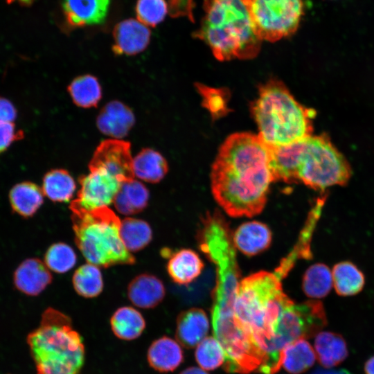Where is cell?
<instances>
[{
    "label": "cell",
    "instance_id": "7bdbcfd3",
    "mask_svg": "<svg viewBox=\"0 0 374 374\" xmlns=\"http://www.w3.org/2000/svg\"><path fill=\"white\" fill-rule=\"evenodd\" d=\"M179 374H208L204 369L198 367H189L182 371Z\"/></svg>",
    "mask_w": 374,
    "mask_h": 374
},
{
    "label": "cell",
    "instance_id": "3957f363",
    "mask_svg": "<svg viewBox=\"0 0 374 374\" xmlns=\"http://www.w3.org/2000/svg\"><path fill=\"white\" fill-rule=\"evenodd\" d=\"M203 8L204 16L194 36L206 42L217 60L258 55L262 40L253 31L242 0H204Z\"/></svg>",
    "mask_w": 374,
    "mask_h": 374
},
{
    "label": "cell",
    "instance_id": "b9f144b4",
    "mask_svg": "<svg viewBox=\"0 0 374 374\" xmlns=\"http://www.w3.org/2000/svg\"><path fill=\"white\" fill-rule=\"evenodd\" d=\"M365 374H374V356L371 357L364 364Z\"/></svg>",
    "mask_w": 374,
    "mask_h": 374
},
{
    "label": "cell",
    "instance_id": "6da1fadb",
    "mask_svg": "<svg viewBox=\"0 0 374 374\" xmlns=\"http://www.w3.org/2000/svg\"><path fill=\"white\" fill-rule=\"evenodd\" d=\"M272 181L270 148L258 135L239 132L224 141L213 164L211 182L215 201L229 215L261 213Z\"/></svg>",
    "mask_w": 374,
    "mask_h": 374
},
{
    "label": "cell",
    "instance_id": "cb8c5ba5",
    "mask_svg": "<svg viewBox=\"0 0 374 374\" xmlns=\"http://www.w3.org/2000/svg\"><path fill=\"white\" fill-rule=\"evenodd\" d=\"M149 197V190L145 186L132 179L121 184L113 203L118 213L131 215L143 211L148 206Z\"/></svg>",
    "mask_w": 374,
    "mask_h": 374
},
{
    "label": "cell",
    "instance_id": "603a6c76",
    "mask_svg": "<svg viewBox=\"0 0 374 374\" xmlns=\"http://www.w3.org/2000/svg\"><path fill=\"white\" fill-rule=\"evenodd\" d=\"M314 348L319 364L326 368L338 366L348 356L346 340L342 335L333 332L318 333Z\"/></svg>",
    "mask_w": 374,
    "mask_h": 374
},
{
    "label": "cell",
    "instance_id": "f546056e",
    "mask_svg": "<svg viewBox=\"0 0 374 374\" xmlns=\"http://www.w3.org/2000/svg\"><path fill=\"white\" fill-rule=\"evenodd\" d=\"M120 235L130 252L139 251L148 245L152 239L149 224L140 219L126 217L121 221Z\"/></svg>",
    "mask_w": 374,
    "mask_h": 374
},
{
    "label": "cell",
    "instance_id": "484cf974",
    "mask_svg": "<svg viewBox=\"0 0 374 374\" xmlns=\"http://www.w3.org/2000/svg\"><path fill=\"white\" fill-rule=\"evenodd\" d=\"M134 174L140 179L149 183H158L168 170L165 158L157 151L144 148L133 159Z\"/></svg>",
    "mask_w": 374,
    "mask_h": 374
},
{
    "label": "cell",
    "instance_id": "d6986e66",
    "mask_svg": "<svg viewBox=\"0 0 374 374\" xmlns=\"http://www.w3.org/2000/svg\"><path fill=\"white\" fill-rule=\"evenodd\" d=\"M147 360L150 366L157 371H173L184 360L183 350L177 341L163 336L150 344L147 353Z\"/></svg>",
    "mask_w": 374,
    "mask_h": 374
},
{
    "label": "cell",
    "instance_id": "74e56055",
    "mask_svg": "<svg viewBox=\"0 0 374 374\" xmlns=\"http://www.w3.org/2000/svg\"><path fill=\"white\" fill-rule=\"evenodd\" d=\"M194 0H168V13L172 17H186L194 22Z\"/></svg>",
    "mask_w": 374,
    "mask_h": 374
},
{
    "label": "cell",
    "instance_id": "d590c367",
    "mask_svg": "<svg viewBox=\"0 0 374 374\" xmlns=\"http://www.w3.org/2000/svg\"><path fill=\"white\" fill-rule=\"evenodd\" d=\"M168 12L166 0H138L136 6L137 19L147 26H156Z\"/></svg>",
    "mask_w": 374,
    "mask_h": 374
},
{
    "label": "cell",
    "instance_id": "e575fe53",
    "mask_svg": "<svg viewBox=\"0 0 374 374\" xmlns=\"http://www.w3.org/2000/svg\"><path fill=\"white\" fill-rule=\"evenodd\" d=\"M195 359L202 369L212 371L224 363L225 352L214 337H206L197 345Z\"/></svg>",
    "mask_w": 374,
    "mask_h": 374
},
{
    "label": "cell",
    "instance_id": "4fadbf2b",
    "mask_svg": "<svg viewBox=\"0 0 374 374\" xmlns=\"http://www.w3.org/2000/svg\"><path fill=\"white\" fill-rule=\"evenodd\" d=\"M53 276L44 262L37 258L22 261L13 274L15 288L28 296H37L51 284Z\"/></svg>",
    "mask_w": 374,
    "mask_h": 374
},
{
    "label": "cell",
    "instance_id": "83f0119b",
    "mask_svg": "<svg viewBox=\"0 0 374 374\" xmlns=\"http://www.w3.org/2000/svg\"><path fill=\"white\" fill-rule=\"evenodd\" d=\"M76 188L75 182L68 171L53 169L44 176L42 189L44 196L54 202H67Z\"/></svg>",
    "mask_w": 374,
    "mask_h": 374
},
{
    "label": "cell",
    "instance_id": "f35d334b",
    "mask_svg": "<svg viewBox=\"0 0 374 374\" xmlns=\"http://www.w3.org/2000/svg\"><path fill=\"white\" fill-rule=\"evenodd\" d=\"M202 91L204 103H206L208 109L213 114H217L224 110L225 100L224 95L220 91L207 87L205 89L202 88Z\"/></svg>",
    "mask_w": 374,
    "mask_h": 374
},
{
    "label": "cell",
    "instance_id": "f1b7e54d",
    "mask_svg": "<svg viewBox=\"0 0 374 374\" xmlns=\"http://www.w3.org/2000/svg\"><path fill=\"white\" fill-rule=\"evenodd\" d=\"M332 276L334 287L339 296L355 295L364 287L365 279L363 273L350 262L336 264L332 269Z\"/></svg>",
    "mask_w": 374,
    "mask_h": 374
},
{
    "label": "cell",
    "instance_id": "8d00e7d4",
    "mask_svg": "<svg viewBox=\"0 0 374 374\" xmlns=\"http://www.w3.org/2000/svg\"><path fill=\"white\" fill-rule=\"evenodd\" d=\"M24 134L13 123L0 122V154L6 152L15 141L22 139Z\"/></svg>",
    "mask_w": 374,
    "mask_h": 374
},
{
    "label": "cell",
    "instance_id": "7402d4cb",
    "mask_svg": "<svg viewBox=\"0 0 374 374\" xmlns=\"http://www.w3.org/2000/svg\"><path fill=\"white\" fill-rule=\"evenodd\" d=\"M324 202L325 198L323 197L317 199L309 214L307 224L302 231L296 246L286 258L281 260L279 266L275 269L274 273L280 279L285 278L299 258H308L311 256L309 243L313 228L319 218Z\"/></svg>",
    "mask_w": 374,
    "mask_h": 374
},
{
    "label": "cell",
    "instance_id": "9a60e30c",
    "mask_svg": "<svg viewBox=\"0 0 374 374\" xmlns=\"http://www.w3.org/2000/svg\"><path fill=\"white\" fill-rule=\"evenodd\" d=\"M175 337L179 344L187 348L197 346L209 330L206 312L197 308L181 312L177 318Z\"/></svg>",
    "mask_w": 374,
    "mask_h": 374
},
{
    "label": "cell",
    "instance_id": "d6a6232c",
    "mask_svg": "<svg viewBox=\"0 0 374 374\" xmlns=\"http://www.w3.org/2000/svg\"><path fill=\"white\" fill-rule=\"evenodd\" d=\"M72 283L75 291L84 298L98 296L103 290V280L98 266L87 262L75 271Z\"/></svg>",
    "mask_w": 374,
    "mask_h": 374
},
{
    "label": "cell",
    "instance_id": "e0dca14e",
    "mask_svg": "<svg viewBox=\"0 0 374 374\" xmlns=\"http://www.w3.org/2000/svg\"><path fill=\"white\" fill-rule=\"evenodd\" d=\"M271 238L269 228L258 221L242 224L233 234L235 247L248 256L257 255L266 250L270 246Z\"/></svg>",
    "mask_w": 374,
    "mask_h": 374
},
{
    "label": "cell",
    "instance_id": "ac0fdd59",
    "mask_svg": "<svg viewBox=\"0 0 374 374\" xmlns=\"http://www.w3.org/2000/svg\"><path fill=\"white\" fill-rule=\"evenodd\" d=\"M166 290L162 281L150 274H141L127 287V296L132 303L142 309L157 306L164 299Z\"/></svg>",
    "mask_w": 374,
    "mask_h": 374
},
{
    "label": "cell",
    "instance_id": "60d3db41",
    "mask_svg": "<svg viewBox=\"0 0 374 374\" xmlns=\"http://www.w3.org/2000/svg\"><path fill=\"white\" fill-rule=\"evenodd\" d=\"M312 374H353V373L346 369H339V370L317 369Z\"/></svg>",
    "mask_w": 374,
    "mask_h": 374
},
{
    "label": "cell",
    "instance_id": "d4e9b609",
    "mask_svg": "<svg viewBox=\"0 0 374 374\" xmlns=\"http://www.w3.org/2000/svg\"><path fill=\"white\" fill-rule=\"evenodd\" d=\"M114 335L121 340L131 341L141 335L145 321L141 312L130 306L118 308L110 319Z\"/></svg>",
    "mask_w": 374,
    "mask_h": 374
},
{
    "label": "cell",
    "instance_id": "2e32d148",
    "mask_svg": "<svg viewBox=\"0 0 374 374\" xmlns=\"http://www.w3.org/2000/svg\"><path fill=\"white\" fill-rule=\"evenodd\" d=\"M135 122L131 109L119 101L105 105L97 117V127L104 134L119 139L125 136Z\"/></svg>",
    "mask_w": 374,
    "mask_h": 374
},
{
    "label": "cell",
    "instance_id": "836d02e7",
    "mask_svg": "<svg viewBox=\"0 0 374 374\" xmlns=\"http://www.w3.org/2000/svg\"><path fill=\"white\" fill-rule=\"evenodd\" d=\"M77 256L74 250L63 242L51 244L44 254V262L47 267L55 273L64 274L75 265Z\"/></svg>",
    "mask_w": 374,
    "mask_h": 374
},
{
    "label": "cell",
    "instance_id": "5b68a950",
    "mask_svg": "<svg viewBox=\"0 0 374 374\" xmlns=\"http://www.w3.org/2000/svg\"><path fill=\"white\" fill-rule=\"evenodd\" d=\"M27 342L37 374H81L84 346L64 313L53 308L46 309Z\"/></svg>",
    "mask_w": 374,
    "mask_h": 374
},
{
    "label": "cell",
    "instance_id": "ee69618b",
    "mask_svg": "<svg viewBox=\"0 0 374 374\" xmlns=\"http://www.w3.org/2000/svg\"><path fill=\"white\" fill-rule=\"evenodd\" d=\"M36 0H6L7 3H17L24 6H28L33 3Z\"/></svg>",
    "mask_w": 374,
    "mask_h": 374
},
{
    "label": "cell",
    "instance_id": "ffe728a7",
    "mask_svg": "<svg viewBox=\"0 0 374 374\" xmlns=\"http://www.w3.org/2000/svg\"><path fill=\"white\" fill-rule=\"evenodd\" d=\"M204 267V262L197 253L190 249H182L170 256L166 268L172 281L178 285H186L201 274Z\"/></svg>",
    "mask_w": 374,
    "mask_h": 374
},
{
    "label": "cell",
    "instance_id": "277c9868",
    "mask_svg": "<svg viewBox=\"0 0 374 374\" xmlns=\"http://www.w3.org/2000/svg\"><path fill=\"white\" fill-rule=\"evenodd\" d=\"M251 110L258 136L268 146L288 145L312 136L314 111L296 101L278 80H269L260 87Z\"/></svg>",
    "mask_w": 374,
    "mask_h": 374
},
{
    "label": "cell",
    "instance_id": "30bf717a",
    "mask_svg": "<svg viewBox=\"0 0 374 374\" xmlns=\"http://www.w3.org/2000/svg\"><path fill=\"white\" fill-rule=\"evenodd\" d=\"M89 168L106 171L122 183L134 179L130 143L116 139L103 141L96 148Z\"/></svg>",
    "mask_w": 374,
    "mask_h": 374
},
{
    "label": "cell",
    "instance_id": "ab89813d",
    "mask_svg": "<svg viewBox=\"0 0 374 374\" xmlns=\"http://www.w3.org/2000/svg\"><path fill=\"white\" fill-rule=\"evenodd\" d=\"M17 116V111L14 105L9 100L0 97V122L12 123Z\"/></svg>",
    "mask_w": 374,
    "mask_h": 374
},
{
    "label": "cell",
    "instance_id": "4dcf8cb0",
    "mask_svg": "<svg viewBox=\"0 0 374 374\" xmlns=\"http://www.w3.org/2000/svg\"><path fill=\"white\" fill-rule=\"evenodd\" d=\"M73 103L78 107H96L102 98V89L97 78L91 75L75 78L68 87Z\"/></svg>",
    "mask_w": 374,
    "mask_h": 374
},
{
    "label": "cell",
    "instance_id": "44dd1931",
    "mask_svg": "<svg viewBox=\"0 0 374 374\" xmlns=\"http://www.w3.org/2000/svg\"><path fill=\"white\" fill-rule=\"evenodd\" d=\"M44 197L42 188L28 181L14 185L8 195L13 212L24 218L31 217L37 212L44 202Z\"/></svg>",
    "mask_w": 374,
    "mask_h": 374
},
{
    "label": "cell",
    "instance_id": "5bb4252c",
    "mask_svg": "<svg viewBox=\"0 0 374 374\" xmlns=\"http://www.w3.org/2000/svg\"><path fill=\"white\" fill-rule=\"evenodd\" d=\"M111 0H62V10L69 26L76 28L102 24Z\"/></svg>",
    "mask_w": 374,
    "mask_h": 374
},
{
    "label": "cell",
    "instance_id": "7c38bea8",
    "mask_svg": "<svg viewBox=\"0 0 374 374\" xmlns=\"http://www.w3.org/2000/svg\"><path fill=\"white\" fill-rule=\"evenodd\" d=\"M150 30L138 19H128L116 25L112 49L117 55H132L144 51L150 39Z\"/></svg>",
    "mask_w": 374,
    "mask_h": 374
},
{
    "label": "cell",
    "instance_id": "52a82bcc",
    "mask_svg": "<svg viewBox=\"0 0 374 374\" xmlns=\"http://www.w3.org/2000/svg\"><path fill=\"white\" fill-rule=\"evenodd\" d=\"M296 146L298 182L320 191L347 184L350 166L326 136H310L296 142Z\"/></svg>",
    "mask_w": 374,
    "mask_h": 374
},
{
    "label": "cell",
    "instance_id": "ba28073f",
    "mask_svg": "<svg viewBox=\"0 0 374 374\" xmlns=\"http://www.w3.org/2000/svg\"><path fill=\"white\" fill-rule=\"evenodd\" d=\"M327 325V317L321 301L310 300L292 303L282 312L271 344L265 374H274L281 367V355L285 348L299 339L317 335Z\"/></svg>",
    "mask_w": 374,
    "mask_h": 374
},
{
    "label": "cell",
    "instance_id": "9c48e42d",
    "mask_svg": "<svg viewBox=\"0 0 374 374\" xmlns=\"http://www.w3.org/2000/svg\"><path fill=\"white\" fill-rule=\"evenodd\" d=\"M261 39L276 42L293 35L304 14L302 0H242Z\"/></svg>",
    "mask_w": 374,
    "mask_h": 374
},
{
    "label": "cell",
    "instance_id": "1f68e13d",
    "mask_svg": "<svg viewBox=\"0 0 374 374\" xmlns=\"http://www.w3.org/2000/svg\"><path fill=\"white\" fill-rule=\"evenodd\" d=\"M332 285V271L322 263L311 265L303 277L302 289L310 298L321 299L326 296Z\"/></svg>",
    "mask_w": 374,
    "mask_h": 374
},
{
    "label": "cell",
    "instance_id": "8fae6325",
    "mask_svg": "<svg viewBox=\"0 0 374 374\" xmlns=\"http://www.w3.org/2000/svg\"><path fill=\"white\" fill-rule=\"evenodd\" d=\"M89 171L87 175L79 177L80 188L72 202L85 210L108 206L123 183L103 170Z\"/></svg>",
    "mask_w": 374,
    "mask_h": 374
},
{
    "label": "cell",
    "instance_id": "7a4b0ae2",
    "mask_svg": "<svg viewBox=\"0 0 374 374\" xmlns=\"http://www.w3.org/2000/svg\"><path fill=\"white\" fill-rule=\"evenodd\" d=\"M293 302L274 273L260 271L240 281L233 305V320L260 357V373H265L282 312Z\"/></svg>",
    "mask_w": 374,
    "mask_h": 374
},
{
    "label": "cell",
    "instance_id": "4316f807",
    "mask_svg": "<svg viewBox=\"0 0 374 374\" xmlns=\"http://www.w3.org/2000/svg\"><path fill=\"white\" fill-rule=\"evenodd\" d=\"M316 353L305 339H299L287 345L281 355V366L287 372L300 374L314 364Z\"/></svg>",
    "mask_w": 374,
    "mask_h": 374
},
{
    "label": "cell",
    "instance_id": "8992f818",
    "mask_svg": "<svg viewBox=\"0 0 374 374\" xmlns=\"http://www.w3.org/2000/svg\"><path fill=\"white\" fill-rule=\"evenodd\" d=\"M69 208L75 242L88 262L105 268L135 263L121 238V221L111 208L85 210L72 202Z\"/></svg>",
    "mask_w": 374,
    "mask_h": 374
}]
</instances>
